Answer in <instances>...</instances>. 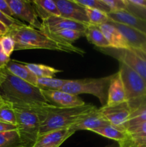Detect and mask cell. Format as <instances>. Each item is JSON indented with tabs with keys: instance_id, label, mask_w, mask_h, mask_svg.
<instances>
[{
	"instance_id": "obj_1",
	"label": "cell",
	"mask_w": 146,
	"mask_h": 147,
	"mask_svg": "<svg viewBox=\"0 0 146 147\" xmlns=\"http://www.w3.org/2000/svg\"><path fill=\"white\" fill-rule=\"evenodd\" d=\"M7 34L14 40L15 43L14 51L42 49L67 53H76L80 55L85 54L84 50L73 45V44L62 42L52 38L44 32L25 24L14 26L9 30Z\"/></svg>"
},
{
	"instance_id": "obj_2",
	"label": "cell",
	"mask_w": 146,
	"mask_h": 147,
	"mask_svg": "<svg viewBox=\"0 0 146 147\" xmlns=\"http://www.w3.org/2000/svg\"><path fill=\"white\" fill-rule=\"evenodd\" d=\"M2 72L0 96L3 99L17 105L50 104L38 87L16 77L6 68Z\"/></svg>"
},
{
	"instance_id": "obj_3",
	"label": "cell",
	"mask_w": 146,
	"mask_h": 147,
	"mask_svg": "<svg viewBox=\"0 0 146 147\" xmlns=\"http://www.w3.org/2000/svg\"><path fill=\"white\" fill-rule=\"evenodd\" d=\"M97 108L95 106L89 103H86L80 107L70 109L55 108L41 123L40 135L52 131L70 128L84 115L95 110Z\"/></svg>"
},
{
	"instance_id": "obj_4",
	"label": "cell",
	"mask_w": 146,
	"mask_h": 147,
	"mask_svg": "<svg viewBox=\"0 0 146 147\" xmlns=\"http://www.w3.org/2000/svg\"><path fill=\"white\" fill-rule=\"evenodd\" d=\"M113 76L99 78L68 80L60 90L77 96L80 94H91L99 99L102 106H104L107 101L108 89Z\"/></svg>"
},
{
	"instance_id": "obj_5",
	"label": "cell",
	"mask_w": 146,
	"mask_h": 147,
	"mask_svg": "<svg viewBox=\"0 0 146 147\" xmlns=\"http://www.w3.org/2000/svg\"><path fill=\"white\" fill-rule=\"evenodd\" d=\"M13 106L17 121V131L22 147H33L40 135L41 120L34 112L17 105L13 104Z\"/></svg>"
},
{
	"instance_id": "obj_6",
	"label": "cell",
	"mask_w": 146,
	"mask_h": 147,
	"mask_svg": "<svg viewBox=\"0 0 146 147\" xmlns=\"http://www.w3.org/2000/svg\"><path fill=\"white\" fill-rule=\"evenodd\" d=\"M119 63V71L124 84L126 98L132 109L146 97V84L130 66L121 62Z\"/></svg>"
},
{
	"instance_id": "obj_7",
	"label": "cell",
	"mask_w": 146,
	"mask_h": 147,
	"mask_svg": "<svg viewBox=\"0 0 146 147\" xmlns=\"http://www.w3.org/2000/svg\"><path fill=\"white\" fill-rule=\"evenodd\" d=\"M99 111L110 125L126 132L132 111L128 102L113 106H102Z\"/></svg>"
},
{
	"instance_id": "obj_8",
	"label": "cell",
	"mask_w": 146,
	"mask_h": 147,
	"mask_svg": "<svg viewBox=\"0 0 146 147\" xmlns=\"http://www.w3.org/2000/svg\"><path fill=\"white\" fill-rule=\"evenodd\" d=\"M100 51L113 56L119 62L130 66L142 78L146 84V61L131 50L103 48Z\"/></svg>"
},
{
	"instance_id": "obj_9",
	"label": "cell",
	"mask_w": 146,
	"mask_h": 147,
	"mask_svg": "<svg viewBox=\"0 0 146 147\" xmlns=\"http://www.w3.org/2000/svg\"><path fill=\"white\" fill-rule=\"evenodd\" d=\"M14 14V18L26 22L29 25L41 30L42 22L39 21L38 15L31 1L27 0H7Z\"/></svg>"
},
{
	"instance_id": "obj_10",
	"label": "cell",
	"mask_w": 146,
	"mask_h": 147,
	"mask_svg": "<svg viewBox=\"0 0 146 147\" xmlns=\"http://www.w3.org/2000/svg\"><path fill=\"white\" fill-rule=\"evenodd\" d=\"M42 94L50 104L62 109L80 107L86 103L77 96H74L70 93L62 90H42Z\"/></svg>"
},
{
	"instance_id": "obj_11",
	"label": "cell",
	"mask_w": 146,
	"mask_h": 147,
	"mask_svg": "<svg viewBox=\"0 0 146 147\" xmlns=\"http://www.w3.org/2000/svg\"><path fill=\"white\" fill-rule=\"evenodd\" d=\"M87 26L78 22L64 18L61 16H50L42 20L41 31L55 32L64 30H74L84 32Z\"/></svg>"
},
{
	"instance_id": "obj_12",
	"label": "cell",
	"mask_w": 146,
	"mask_h": 147,
	"mask_svg": "<svg viewBox=\"0 0 146 147\" xmlns=\"http://www.w3.org/2000/svg\"><path fill=\"white\" fill-rule=\"evenodd\" d=\"M61 17L89 25L88 17L85 7L77 4L74 0H55Z\"/></svg>"
},
{
	"instance_id": "obj_13",
	"label": "cell",
	"mask_w": 146,
	"mask_h": 147,
	"mask_svg": "<svg viewBox=\"0 0 146 147\" xmlns=\"http://www.w3.org/2000/svg\"><path fill=\"white\" fill-rule=\"evenodd\" d=\"M75 132L70 128L52 131L40 135L33 147H60Z\"/></svg>"
},
{
	"instance_id": "obj_14",
	"label": "cell",
	"mask_w": 146,
	"mask_h": 147,
	"mask_svg": "<svg viewBox=\"0 0 146 147\" xmlns=\"http://www.w3.org/2000/svg\"><path fill=\"white\" fill-rule=\"evenodd\" d=\"M109 24L115 27L128 43L130 49H141L146 45V34L133 27L125 24L115 22L112 20L109 21Z\"/></svg>"
},
{
	"instance_id": "obj_15",
	"label": "cell",
	"mask_w": 146,
	"mask_h": 147,
	"mask_svg": "<svg viewBox=\"0 0 146 147\" xmlns=\"http://www.w3.org/2000/svg\"><path fill=\"white\" fill-rule=\"evenodd\" d=\"M108 125H110V123L103 117L99 111V109H96L95 110L84 115L70 128L76 132L81 130L92 131V129Z\"/></svg>"
},
{
	"instance_id": "obj_16",
	"label": "cell",
	"mask_w": 146,
	"mask_h": 147,
	"mask_svg": "<svg viewBox=\"0 0 146 147\" xmlns=\"http://www.w3.org/2000/svg\"><path fill=\"white\" fill-rule=\"evenodd\" d=\"M119 147H146V122L128 128Z\"/></svg>"
},
{
	"instance_id": "obj_17",
	"label": "cell",
	"mask_w": 146,
	"mask_h": 147,
	"mask_svg": "<svg viewBox=\"0 0 146 147\" xmlns=\"http://www.w3.org/2000/svg\"><path fill=\"white\" fill-rule=\"evenodd\" d=\"M124 84L120 71L113 74L108 89L106 106H113L127 102Z\"/></svg>"
},
{
	"instance_id": "obj_18",
	"label": "cell",
	"mask_w": 146,
	"mask_h": 147,
	"mask_svg": "<svg viewBox=\"0 0 146 147\" xmlns=\"http://www.w3.org/2000/svg\"><path fill=\"white\" fill-rule=\"evenodd\" d=\"M98 27L108 42L110 48L130 50L128 43L115 27L109 23L101 24Z\"/></svg>"
},
{
	"instance_id": "obj_19",
	"label": "cell",
	"mask_w": 146,
	"mask_h": 147,
	"mask_svg": "<svg viewBox=\"0 0 146 147\" xmlns=\"http://www.w3.org/2000/svg\"><path fill=\"white\" fill-rule=\"evenodd\" d=\"M107 15L112 21L133 27L146 34V22L131 14L127 10L109 12Z\"/></svg>"
},
{
	"instance_id": "obj_20",
	"label": "cell",
	"mask_w": 146,
	"mask_h": 147,
	"mask_svg": "<svg viewBox=\"0 0 146 147\" xmlns=\"http://www.w3.org/2000/svg\"><path fill=\"white\" fill-rule=\"evenodd\" d=\"M5 68L16 77L33 86H37V78L29 70L28 67L24 63H21L17 60H10Z\"/></svg>"
},
{
	"instance_id": "obj_21",
	"label": "cell",
	"mask_w": 146,
	"mask_h": 147,
	"mask_svg": "<svg viewBox=\"0 0 146 147\" xmlns=\"http://www.w3.org/2000/svg\"><path fill=\"white\" fill-rule=\"evenodd\" d=\"M31 2L35 8L37 15L42 20L50 16H61L55 1L53 0H34L31 1Z\"/></svg>"
},
{
	"instance_id": "obj_22",
	"label": "cell",
	"mask_w": 146,
	"mask_h": 147,
	"mask_svg": "<svg viewBox=\"0 0 146 147\" xmlns=\"http://www.w3.org/2000/svg\"><path fill=\"white\" fill-rule=\"evenodd\" d=\"M84 36L89 42L99 48H110V46L102 32L97 26L89 24L84 31Z\"/></svg>"
},
{
	"instance_id": "obj_23",
	"label": "cell",
	"mask_w": 146,
	"mask_h": 147,
	"mask_svg": "<svg viewBox=\"0 0 146 147\" xmlns=\"http://www.w3.org/2000/svg\"><path fill=\"white\" fill-rule=\"evenodd\" d=\"M131 110L127 129L143 122H146V97L140 100Z\"/></svg>"
},
{
	"instance_id": "obj_24",
	"label": "cell",
	"mask_w": 146,
	"mask_h": 147,
	"mask_svg": "<svg viewBox=\"0 0 146 147\" xmlns=\"http://www.w3.org/2000/svg\"><path fill=\"white\" fill-rule=\"evenodd\" d=\"M90 131L94 132V133L100 135L103 137L113 139V140L116 141L117 142H122L125 138L126 136L125 131L120 130L119 129L112 126V125L102 126V127L97 128V129H92Z\"/></svg>"
},
{
	"instance_id": "obj_25",
	"label": "cell",
	"mask_w": 146,
	"mask_h": 147,
	"mask_svg": "<svg viewBox=\"0 0 146 147\" xmlns=\"http://www.w3.org/2000/svg\"><path fill=\"white\" fill-rule=\"evenodd\" d=\"M44 32L48 34L52 38H54L62 42H67L70 44H72L73 42L75 41L76 40L84 36V32L74 30H64L55 32Z\"/></svg>"
},
{
	"instance_id": "obj_26",
	"label": "cell",
	"mask_w": 146,
	"mask_h": 147,
	"mask_svg": "<svg viewBox=\"0 0 146 147\" xmlns=\"http://www.w3.org/2000/svg\"><path fill=\"white\" fill-rule=\"evenodd\" d=\"M24 64L37 78H53L56 74L62 72V70H57L45 65L35 64V63H24Z\"/></svg>"
},
{
	"instance_id": "obj_27",
	"label": "cell",
	"mask_w": 146,
	"mask_h": 147,
	"mask_svg": "<svg viewBox=\"0 0 146 147\" xmlns=\"http://www.w3.org/2000/svg\"><path fill=\"white\" fill-rule=\"evenodd\" d=\"M0 121L17 126L13 103L2 98L0 99Z\"/></svg>"
},
{
	"instance_id": "obj_28",
	"label": "cell",
	"mask_w": 146,
	"mask_h": 147,
	"mask_svg": "<svg viewBox=\"0 0 146 147\" xmlns=\"http://www.w3.org/2000/svg\"><path fill=\"white\" fill-rule=\"evenodd\" d=\"M67 80L54 78H37V87L42 90H60Z\"/></svg>"
},
{
	"instance_id": "obj_29",
	"label": "cell",
	"mask_w": 146,
	"mask_h": 147,
	"mask_svg": "<svg viewBox=\"0 0 146 147\" xmlns=\"http://www.w3.org/2000/svg\"><path fill=\"white\" fill-rule=\"evenodd\" d=\"M0 147H22L17 130L1 132Z\"/></svg>"
},
{
	"instance_id": "obj_30",
	"label": "cell",
	"mask_w": 146,
	"mask_h": 147,
	"mask_svg": "<svg viewBox=\"0 0 146 147\" xmlns=\"http://www.w3.org/2000/svg\"><path fill=\"white\" fill-rule=\"evenodd\" d=\"M85 9L89 22H90V24L98 27L101 24L108 23L110 20L107 15V13L104 12L101 10L95 9Z\"/></svg>"
},
{
	"instance_id": "obj_31",
	"label": "cell",
	"mask_w": 146,
	"mask_h": 147,
	"mask_svg": "<svg viewBox=\"0 0 146 147\" xmlns=\"http://www.w3.org/2000/svg\"><path fill=\"white\" fill-rule=\"evenodd\" d=\"M77 4L85 7V8L95 9L101 10L108 14L110 12V9L103 2L102 0H74Z\"/></svg>"
},
{
	"instance_id": "obj_32",
	"label": "cell",
	"mask_w": 146,
	"mask_h": 147,
	"mask_svg": "<svg viewBox=\"0 0 146 147\" xmlns=\"http://www.w3.org/2000/svg\"><path fill=\"white\" fill-rule=\"evenodd\" d=\"M0 45L6 55L10 57L15 48V43L14 40L10 36L6 34L0 38Z\"/></svg>"
},
{
	"instance_id": "obj_33",
	"label": "cell",
	"mask_w": 146,
	"mask_h": 147,
	"mask_svg": "<svg viewBox=\"0 0 146 147\" xmlns=\"http://www.w3.org/2000/svg\"><path fill=\"white\" fill-rule=\"evenodd\" d=\"M102 1L110 9V12L127 10L125 0H102Z\"/></svg>"
},
{
	"instance_id": "obj_34",
	"label": "cell",
	"mask_w": 146,
	"mask_h": 147,
	"mask_svg": "<svg viewBox=\"0 0 146 147\" xmlns=\"http://www.w3.org/2000/svg\"><path fill=\"white\" fill-rule=\"evenodd\" d=\"M0 22L3 23L9 30L14 27V26L22 25V24H24V23L20 22L17 19L9 17V16L6 15L5 14H4L1 11H0Z\"/></svg>"
},
{
	"instance_id": "obj_35",
	"label": "cell",
	"mask_w": 146,
	"mask_h": 147,
	"mask_svg": "<svg viewBox=\"0 0 146 147\" xmlns=\"http://www.w3.org/2000/svg\"><path fill=\"white\" fill-rule=\"evenodd\" d=\"M125 2L126 4H127V10L129 12L146 22V8L132 5V4H129L126 0Z\"/></svg>"
},
{
	"instance_id": "obj_36",
	"label": "cell",
	"mask_w": 146,
	"mask_h": 147,
	"mask_svg": "<svg viewBox=\"0 0 146 147\" xmlns=\"http://www.w3.org/2000/svg\"><path fill=\"white\" fill-rule=\"evenodd\" d=\"M0 11H2L6 15L14 18V14H13L7 0H0Z\"/></svg>"
},
{
	"instance_id": "obj_37",
	"label": "cell",
	"mask_w": 146,
	"mask_h": 147,
	"mask_svg": "<svg viewBox=\"0 0 146 147\" xmlns=\"http://www.w3.org/2000/svg\"><path fill=\"white\" fill-rule=\"evenodd\" d=\"M10 60H11L10 57L6 55L5 53H4L1 45H0V70H3L5 68Z\"/></svg>"
},
{
	"instance_id": "obj_38",
	"label": "cell",
	"mask_w": 146,
	"mask_h": 147,
	"mask_svg": "<svg viewBox=\"0 0 146 147\" xmlns=\"http://www.w3.org/2000/svg\"><path fill=\"white\" fill-rule=\"evenodd\" d=\"M15 130H17V126L16 125L9 124V123L0 121V133L1 132L10 131Z\"/></svg>"
},
{
	"instance_id": "obj_39",
	"label": "cell",
	"mask_w": 146,
	"mask_h": 147,
	"mask_svg": "<svg viewBox=\"0 0 146 147\" xmlns=\"http://www.w3.org/2000/svg\"><path fill=\"white\" fill-rule=\"evenodd\" d=\"M126 1L132 5L146 8V0H126Z\"/></svg>"
},
{
	"instance_id": "obj_40",
	"label": "cell",
	"mask_w": 146,
	"mask_h": 147,
	"mask_svg": "<svg viewBox=\"0 0 146 147\" xmlns=\"http://www.w3.org/2000/svg\"><path fill=\"white\" fill-rule=\"evenodd\" d=\"M130 50H133L137 55L140 56L141 58H143V60H145L146 61V52L143 51V50H140V49H130Z\"/></svg>"
},
{
	"instance_id": "obj_41",
	"label": "cell",
	"mask_w": 146,
	"mask_h": 147,
	"mask_svg": "<svg viewBox=\"0 0 146 147\" xmlns=\"http://www.w3.org/2000/svg\"><path fill=\"white\" fill-rule=\"evenodd\" d=\"M8 32L9 29L7 28L3 23H1V22H0V36L2 37V36L6 35V34L8 33Z\"/></svg>"
},
{
	"instance_id": "obj_42",
	"label": "cell",
	"mask_w": 146,
	"mask_h": 147,
	"mask_svg": "<svg viewBox=\"0 0 146 147\" xmlns=\"http://www.w3.org/2000/svg\"><path fill=\"white\" fill-rule=\"evenodd\" d=\"M2 78H3V72H2V70H0V84H1V80H2Z\"/></svg>"
},
{
	"instance_id": "obj_43",
	"label": "cell",
	"mask_w": 146,
	"mask_h": 147,
	"mask_svg": "<svg viewBox=\"0 0 146 147\" xmlns=\"http://www.w3.org/2000/svg\"><path fill=\"white\" fill-rule=\"evenodd\" d=\"M140 50H143V51H145V52H146V45L143 46V47H142V48H141V49H140Z\"/></svg>"
},
{
	"instance_id": "obj_44",
	"label": "cell",
	"mask_w": 146,
	"mask_h": 147,
	"mask_svg": "<svg viewBox=\"0 0 146 147\" xmlns=\"http://www.w3.org/2000/svg\"><path fill=\"white\" fill-rule=\"evenodd\" d=\"M106 147H119V146H115V145H111V146H108Z\"/></svg>"
},
{
	"instance_id": "obj_45",
	"label": "cell",
	"mask_w": 146,
	"mask_h": 147,
	"mask_svg": "<svg viewBox=\"0 0 146 147\" xmlns=\"http://www.w3.org/2000/svg\"><path fill=\"white\" fill-rule=\"evenodd\" d=\"M1 96H0V99H1Z\"/></svg>"
},
{
	"instance_id": "obj_46",
	"label": "cell",
	"mask_w": 146,
	"mask_h": 147,
	"mask_svg": "<svg viewBox=\"0 0 146 147\" xmlns=\"http://www.w3.org/2000/svg\"><path fill=\"white\" fill-rule=\"evenodd\" d=\"M1 36H0V38H1Z\"/></svg>"
}]
</instances>
